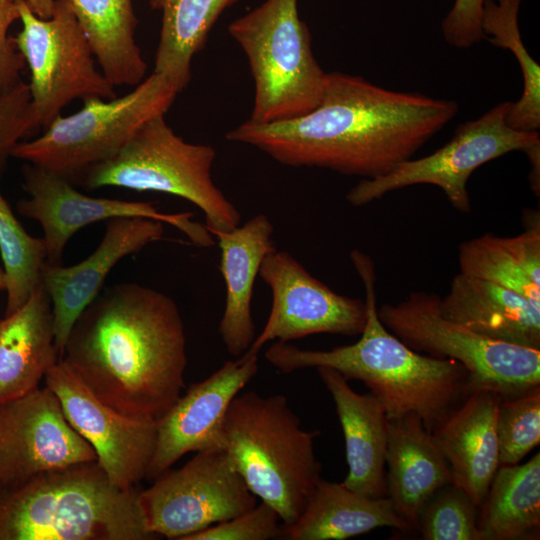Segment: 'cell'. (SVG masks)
Masks as SVG:
<instances>
[{
  "label": "cell",
  "mask_w": 540,
  "mask_h": 540,
  "mask_svg": "<svg viewBox=\"0 0 540 540\" xmlns=\"http://www.w3.org/2000/svg\"><path fill=\"white\" fill-rule=\"evenodd\" d=\"M458 109L453 100L393 91L360 76L331 72L309 113L274 123L248 120L226 138L286 166L373 179L411 159Z\"/></svg>",
  "instance_id": "6da1fadb"
},
{
  "label": "cell",
  "mask_w": 540,
  "mask_h": 540,
  "mask_svg": "<svg viewBox=\"0 0 540 540\" xmlns=\"http://www.w3.org/2000/svg\"><path fill=\"white\" fill-rule=\"evenodd\" d=\"M62 359L108 406L157 420L184 387L186 337L179 308L153 288L112 285L74 322Z\"/></svg>",
  "instance_id": "7a4b0ae2"
},
{
  "label": "cell",
  "mask_w": 540,
  "mask_h": 540,
  "mask_svg": "<svg viewBox=\"0 0 540 540\" xmlns=\"http://www.w3.org/2000/svg\"><path fill=\"white\" fill-rule=\"evenodd\" d=\"M350 259L365 290L366 323L360 339L330 350L277 341L265 359L283 373L327 367L347 380H360L381 402L388 419L413 413L432 432L474 391L469 373L458 361L418 353L391 333L378 316L373 260L357 249Z\"/></svg>",
  "instance_id": "3957f363"
},
{
  "label": "cell",
  "mask_w": 540,
  "mask_h": 540,
  "mask_svg": "<svg viewBox=\"0 0 540 540\" xmlns=\"http://www.w3.org/2000/svg\"><path fill=\"white\" fill-rule=\"evenodd\" d=\"M139 490L113 484L97 461L0 488V540H150Z\"/></svg>",
  "instance_id": "277c9868"
},
{
  "label": "cell",
  "mask_w": 540,
  "mask_h": 540,
  "mask_svg": "<svg viewBox=\"0 0 540 540\" xmlns=\"http://www.w3.org/2000/svg\"><path fill=\"white\" fill-rule=\"evenodd\" d=\"M224 433L225 450L249 490L282 525L294 523L321 479L314 451L319 431L301 427L285 396L248 391L230 403Z\"/></svg>",
  "instance_id": "5b68a950"
},
{
  "label": "cell",
  "mask_w": 540,
  "mask_h": 540,
  "mask_svg": "<svg viewBox=\"0 0 540 540\" xmlns=\"http://www.w3.org/2000/svg\"><path fill=\"white\" fill-rule=\"evenodd\" d=\"M164 116L148 119L116 154L90 167L77 182L91 190L113 186L175 195L203 212L213 237L233 230L241 214L212 179L215 149L186 142Z\"/></svg>",
  "instance_id": "8992f818"
},
{
  "label": "cell",
  "mask_w": 540,
  "mask_h": 540,
  "mask_svg": "<svg viewBox=\"0 0 540 540\" xmlns=\"http://www.w3.org/2000/svg\"><path fill=\"white\" fill-rule=\"evenodd\" d=\"M247 57L254 81L249 121L294 119L320 102L326 74L316 61L298 0H265L228 26Z\"/></svg>",
  "instance_id": "52a82bcc"
},
{
  "label": "cell",
  "mask_w": 540,
  "mask_h": 540,
  "mask_svg": "<svg viewBox=\"0 0 540 540\" xmlns=\"http://www.w3.org/2000/svg\"><path fill=\"white\" fill-rule=\"evenodd\" d=\"M179 92L153 72L122 97L85 99L79 111L58 115L39 137L17 143L10 156L76 183L90 167L116 154L148 119L165 114Z\"/></svg>",
  "instance_id": "ba28073f"
},
{
  "label": "cell",
  "mask_w": 540,
  "mask_h": 540,
  "mask_svg": "<svg viewBox=\"0 0 540 540\" xmlns=\"http://www.w3.org/2000/svg\"><path fill=\"white\" fill-rule=\"evenodd\" d=\"M383 325L412 350L453 359L468 371L474 390L511 397L540 386V350L482 336L444 318L440 297L412 292L378 310Z\"/></svg>",
  "instance_id": "9c48e42d"
},
{
  "label": "cell",
  "mask_w": 540,
  "mask_h": 540,
  "mask_svg": "<svg viewBox=\"0 0 540 540\" xmlns=\"http://www.w3.org/2000/svg\"><path fill=\"white\" fill-rule=\"evenodd\" d=\"M22 29L14 42L30 70L31 108L36 128H46L72 100L117 97L95 64L90 43L75 14L55 0L52 16L38 17L17 0Z\"/></svg>",
  "instance_id": "30bf717a"
},
{
  "label": "cell",
  "mask_w": 540,
  "mask_h": 540,
  "mask_svg": "<svg viewBox=\"0 0 540 540\" xmlns=\"http://www.w3.org/2000/svg\"><path fill=\"white\" fill-rule=\"evenodd\" d=\"M510 106V101L501 102L459 125L450 141L428 156L406 160L383 176L363 179L346 200L362 206L404 187L430 184L439 187L455 209L470 212L467 182L478 167L512 151L528 154L540 149L538 131L516 130L507 124Z\"/></svg>",
  "instance_id": "8fae6325"
},
{
  "label": "cell",
  "mask_w": 540,
  "mask_h": 540,
  "mask_svg": "<svg viewBox=\"0 0 540 540\" xmlns=\"http://www.w3.org/2000/svg\"><path fill=\"white\" fill-rule=\"evenodd\" d=\"M139 491L145 527L155 537L184 540L257 505L226 450L196 452L179 469L166 470Z\"/></svg>",
  "instance_id": "7c38bea8"
},
{
  "label": "cell",
  "mask_w": 540,
  "mask_h": 540,
  "mask_svg": "<svg viewBox=\"0 0 540 540\" xmlns=\"http://www.w3.org/2000/svg\"><path fill=\"white\" fill-rule=\"evenodd\" d=\"M22 176L29 198L18 201L16 209L21 216L41 225L46 263L50 265H61L67 242L82 227L119 217L159 220L177 228L199 247H211L215 243L206 226L192 220L191 212L163 213L150 202L87 196L65 178L30 163L22 167Z\"/></svg>",
  "instance_id": "4fadbf2b"
},
{
  "label": "cell",
  "mask_w": 540,
  "mask_h": 540,
  "mask_svg": "<svg viewBox=\"0 0 540 540\" xmlns=\"http://www.w3.org/2000/svg\"><path fill=\"white\" fill-rule=\"evenodd\" d=\"M258 275L271 290L272 306L263 330L244 354L258 355L275 339L289 342L320 333L357 336L363 331L365 302L334 292L290 253L270 251Z\"/></svg>",
  "instance_id": "5bb4252c"
},
{
  "label": "cell",
  "mask_w": 540,
  "mask_h": 540,
  "mask_svg": "<svg viewBox=\"0 0 540 540\" xmlns=\"http://www.w3.org/2000/svg\"><path fill=\"white\" fill-rule=\"evenodd\" d=\"M97 461L47 386L0 403V488L39 474Z\"/></svg>",
  "instance_id": "9a60e30c"
},
{
  "label": "cell",
  "mask_w": 540,
  "mask_h": 540,
  "mask_svg": "<svg viewBox=\"0 0 540 540\" xmlns=\"http://www.w3.org/2000/svg\"><path fill=\"white\" fill-rule=\"evenodd\" d=\"M71 426L93 447L110 481L125 489L143 478L153 457L156 420L126 416L99 400L60 359L44 376Z\"/></svg>",
  "instance_id": "2e32d148"
},
{
  "label": "cell",
  "mask_w": 540,
  "mask_h": 540,
  "mask_svg": "<svg viewBox=\"0 0 540 540\" xmlns=\"http://www.w3.org/2000/svg\"><path fill=\"white\" fill-rule=\"evenodd\" d=\"M257 371L258 355L243 354L180 395L156 420V446L146 478L156 479L189 452L225 450L229 405Z\"/></svg>",
  "instance_id": "e0dca14e"
},
{
  "label": "cell",
  "mask_w": 540,
  "mask_h": 540,
  "mask_svg": "<svg viewBox=\"0 0 540 540\" xmlns=\"http://www.w3.org/2000/svg\"><path fill=\"white\" fill-rule=\"evenodd\" d=\"M164 223L143 217H119L106 221L97 248L81 262L64 267L45 263L41 283L52 303L55 343L62 359L74 322L100 293L111 269L124 257L162 238Z\"/></svg>",
  "instance_id": "ac0fdd59"
},
{
  "label": "cell",
  "mask_w": 540,
  "mask_h": 540,
  "mask_svg": "<svg viewBox=\"0 0 540 540\" xmlns=\"http://www.w3.org/2000/svg\"><path fill=\"white\" fill-rule=\"evenodd\" d=\"M502 398L491 390H474L432 431L453 484L478 508L500 466L496 421Z\"/></svg>",
  "instance_id": "d6986e66"
},
{
  "label": "cell",
  "mask_w": 540,
  "mask_h": 540,
  "mask_svg": "<svg viewBox=\"0 0 540 540\" xmlns=\"http://www.w3.org/2000/svg\"><path fill=\"white\" fill-rule=\"evenodd\" d=\"M332 396L345 440L348 473L342 484L371 498L386 497L388 417L371 392H355L338 371L316 368Z\"/></svg>",
  "instance_id": "ffe728a7"
},
{
  "label": "cell",
  "mask_w": 540,
  "mask_h": 540,
  "mask_svg": "<svg viewBox=\"0 0 540 540\" xmlns=\"http://www.w3.org/2000/svg\"><path fill=\"white\" fill-rule=\"evenodd\" d=\"M385 464L386 496L415 530L427 501L440 488L453 484L447 459L416 414L388 420Z\"/></svg>",
  "instance_id": "44dd1931"
},
{
  "label": "cell",
  "mask_w": 540,
  "mask_h": 540,
  "mask_svg": "<svg viewBox=\"0 0 540 540\" xmlns=\"http://www.w3.org/2000/svg\"><path fill=\"white\" fill-rule=\"evenodd\" d=\"M440 312L482 336L540 350V306L495 283L459 272Z\"/></svg>",
  "instance_id": "7402d4cb"
},
{
  "label": "cell",
  "mask_w": 540,
  "mask_h": 540,
  "mask_svg": "<svg viewBox=\"0 0 540 540\" xmlns=\"http://www.w3.org/2000/svg\"><path fill=\"white\" fill-rule=\"evenodd\" d=\"M273 231L269 218L258 214L242 226L214 234L221 250L220 271L226 284L219 334L234 357L242 356L255 339L251 314L253 288L264 257L276 248Z\"/></svg>",
  "instance_id": "603a6c76"
},
{
  "label": "cell",
  "mask_w": 540,
  "mask_h": 540,
  "mask_svg": "<svg viewBox=\"0 0 540 540\" xmlns=\"http://www.w3.org/2000/svg\"><path fill=\"white\" fill-rule=\"evenodd\" d=\"M59 360L52 303L41 283L0 319V403L36 389Z\"/></svg>",
  "instance_id": "cb8c5ba5"
},
{
  "label": "cell",
  "mask_w": 540,
  "mask_h": 540,
  "mask_svg": "<svg viewBox=\"0 0 540 540\" xmlns=\"http://www.w3.org/2000/svg\"><path fill=\"white\" fill-rule=\"evenodd\" d=\"M382 527L412 530L387 496L367 497L321 478L299 518L281 524L280 539L345 540Z\"/></svg>",
  "instance_id": "d4e9b609"
},
{
  "label": "cell",
  "mask_w": 540,
  "mask_h": 540,
  "mask_svg": "<svg viewBox=\"0 0 540 540\" xmlns=\"http://www.w3.org/2000/svg\"><path fill=\"white\" fill-rule=\"evenodd\" d=\"M524 231L513 237L485 234L459 246L460 273L513 290L540 306V215L523 213Z\"/></svg>",
  "instance_id": "484cf974"
},
{
  "label": "cell",
  "mask_w": 540,
  "mask_h": 540,
  "mask_svg": "<svg viewBox=\"0 0 540 540\" xmlns=\"http://www.w3.org/2000/svg\"><path fill=\"white\" fill-rule=\"evenodd\" d=\"M75 14L100 70L115 86H136L147 65L136 42L135 0H63Z\"/></svg>",
  "instance_id": "4316f807"
},
{
  "label": "cell",
  "mask_w": 540,
  "mask_h": 540,
  "mask_svg": "<svg viewBox=\"0 0 540 540\" xmlns=\"http://www.w3.org/2000/svg\"><path fill=\"white\" fill-rule=\"evenodd\" d=\"M482 540H530L540 530V453L524 464L500 465L479 508Z\"/></svg>",
  "instance_id": "83f0119b"
},
{
  "label": "cell",
  "mask_w": 540,
  "mask_h": 540,
  "mask_svg": "<svg viewBox=\"0 0 540 540\" xmlns=\"http://www.w3.org/2000/svg\"><path fill=\"white\" fill-rule=\"evenodd\" d=\"M240 0H149L161 12L154 71L182 91L191 79V63L223 12Z\"/></svg>",
  "instance_id": "f1b7e54d"
},
{
  "label": "cell",
  "mask_w": 540,
  "mask_h": 540,
  "mask_svg": "<svg viewBox=\"0 0 540 540\" xmlns=\"http://www.w3.org/2000/svg\"><path fill=\"white\" fill-rule=\"evenodd\" d=\"M520 4L521 0H485L481 29L490 43L513 53L522 71L523 93L517 102H511L507 124L516 130L533 132L540 128V68L521 38Z\"/></svg>",
  "instance_id": "f546056e"
},
{
  "label": "cell",
  "mask_w": 540,
  "mask_h": 540,
  "mask_svg": "<svg viewBox=\"0 0 540 540\" xmlns=\"http://www.w3.org/2000/svg\"><path fill=\"white\" fill-rule=\"evenodd\" d=\"M7 158L0 157V176ZM0 255L5 276V315L22 306L41 284L46 263V244L31 236L13 213L0 191Z\"/></svg>",
  "instance_id": "4dcf8cb0"
},
{
  "label": "cell",
  "mask_w": 540,
  "mask_h": 540,
  "mask_svg": "<svg viewBox=\"0 0 540 540\" xmlns=\"http://www.w3.org/2000/svg\"><path fill=\"white\" fill-rule=\"evenodd\" d=\"M496 427L499 464H518L540 443V386L502 398Z\"/></svg>",
  "instance_id": "1f68e13d"
},
{
  "label": "cell",
  "mask_w": 540,
  "mask_h": 540,
  "mask_svg": "<svg viewBox=\"0 0 540 540\" xmlns=\"http://www.w3.org/2000/svg\"><path fill=\"white\" fill-rule=\"evenodd\" d=\"M479 508L454 484L440 488L425 504L417 529L425 540H482Z\"/></svg>",
  "instance_id": "d6a6232c"
},
{
  "label": "cell",
  "mask_w": 540,
  "mask_h": 540,
  "mask_svg": "<svg viewBox=\"0 0 540 540\" xmlns=\"http://www.w3.org/2000/svg\"><path fill=\"white\" fill-rule=\"evenodd\" d=\"M277 512L261 502L249 511L187 536L184 540H267L280 538Z\"/></svg>",
  "instance_id": "836d02e7"
},
{
  "label": "cell",
  "mask_w": 540,
  "mask_h": 540,
  "mask_svg": "<svg viewBox=\"0 0 540 540\" xmlns=\"http://www.w3.org/2000/svg\"><path fill=\"white\" fill-rule=\"evenodd\" d=\"M35 129L29 85L21 80L0 98V157L10 156L11 149Z\"/></svg>",
  "instance_id": "e575fe53"
},
{
  "label": "cell",
  "mask_w": 540,
  "mask_h": 540,
  "mask_svg": "<svg viewBox=\"0 0 540 540\" xmlns=\"http://www.w3.org/2000/svg\"><path fill=\"white\" fill-rule=\"evenodd\" d=\"M485 0H455L442 21L444 39L453 47L464 49L483 37L481 17Z\"/></svg>",
  "instance_id": "d590c367"
},
{
  "label": "cell",
  "mask_w": 540,
  "mask_h": 540,
  "mask_svg": "<svg viewBox=\"0 0 540 540\" xmlns=\"http://www.w3.org/2000/svg\"><path fill=\"white\" fill-rule=\"evenodd\" d=\"M20 20L17 0H0V98L21 81L20 74L25 60L18 51L8 30Z\"/></svg>",
  "instance_id": "8d00e7d4"
},
{
  "label": "cell",
  "mask_w": 540,
  "mask_h": 540,
  "mask_svg": "<svg viewBox=\"0 0 540 540\" xmlns=\"http://www.w3.org/2000/svg\"><path fill=\"white\" fill-rule=\"evenodd\" d=\"M30 9L40 18L48 19L52 16L55 0H25Z\"/></svg>",
  "instance_id": "74e56055"
},
{
  "label": "cell",
  "mask_w": 540,
  "mask_h": 540,
  "mask_svg": "<svg viewBox=\"0 0 540 540\" xmlns=\"http://www.w3.org/2000/svg\"><path fill=\"white\" fill-rule=\"evenodd\" d=\"M0 290L5 291V276L3 268H0Z\"/></svg>",
  "instance_id": "f35d334b"
},
{
  "label": "cell",
  "mask_w": 540,
  "mask_h": 540,
  "mask_svg": "<svg viewBox=\"0 0 540 540\" xmlns=\"http://www.w3.org/2000/svg\"><path fill=\"white\" fill-rule=\"evenodd\" d=\"M1 291V290H0Z\"/></svg>",
  "instance_id": "ab89813d"
}]
</instances>
